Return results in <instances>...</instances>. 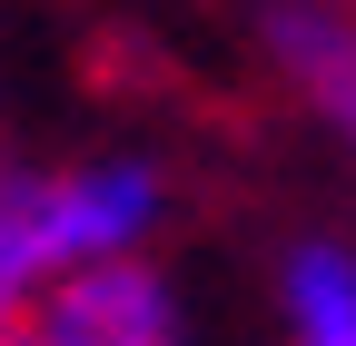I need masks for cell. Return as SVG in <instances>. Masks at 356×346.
<instances>
[{"label": "cell", "instance_id": "cell-4", "mask_svg": "<svg viewBox=\"0 0 356 346\" xmlns=\"http://www.w3.org/2000/svg\"><path fill=\"white\" fill-rule=\"evenodd\" d=\"M277 317H287V346H356V247H337V238L287 247Z\"/></svg>", "mask_w": 356, "mask_h": 346}, {"label": "cell", "instance_id": "cell-3", "mask_svg": "<svg viewBox=\"0 0 356 346\" xmlns=\"http://www.w3.org/2000/svg\"><path fill=\"white\" fill-rule=\"evenodd\" d=\"M257 40L287 90H307L327 119H356V10L346 0H267Z\"/></svg>", "mask_w": 356, "mask_h": 346}, {"label": "cell", "instance_id": "cell-7", "mask_svg": "<svg viewBox=\"0 0 356 346\" xmlns=\"http://www.w3.org/2000/svg\"><path fill=\"white\" fill-rule=\"evenodd\" d=\"M346 129H356V119H346Z\"/></svg>", "mask_w": 356, "mask_h": 346}, {"label": "cell", "instance_id": "cell-1", "mask_svg": "<svg viewBox=\"0 0 356 346\" xmlns=\"http://www.w3.org/2000/svg\"><path fill=\"white\" fill-rule=\"evenodd\" d=\"M159 218H168V188L149 158H79V168H10L0 179V228L40 287L109 267V257H149Z\"/></svg>", "mask_w": 356, "mask_h": 346}, {"label": "cell", "instance_id": "cell-2", "mask_svg": "<svg viewBox=\"0 0 356 346\" xmlns=\"http://www.w3.org/2000/svg\"><path fill=\"white\" fill-rule=\"evenodd\" d=\"M30 346H198V327L149 257H109V267H79V277L40 287Z\"/></svg>", "mask_w": 356, "mask_h": 346}, {"label": "cell", "instance_id": "cell-5", "mask_svg": "<svg viewBox=\"0 0 356 346\" xmlns=\"http://www.w3.org/2000/svg\"><path fill=\"white\" fill-rule=\"evenodd\" d=\"M30 307H40V277H30V257L10 247V228H0V346L30 327Z\"/></svg>", "mask_w": 356, "mask_h": 346}, {"label": "cell", "instance_id": "cell-6", "mask_svg": "<svg viewBox=\"0 0 356 346\" xmlns=\"http://www.w3.org/2000/svg\"><path fill=\"white\" fill-rule=\"evenodd\" d=\"M10 346H30V327H20V336H10Z\"/></svg>", "mask_w": 356, "mask_h": 346}]
</instances>
